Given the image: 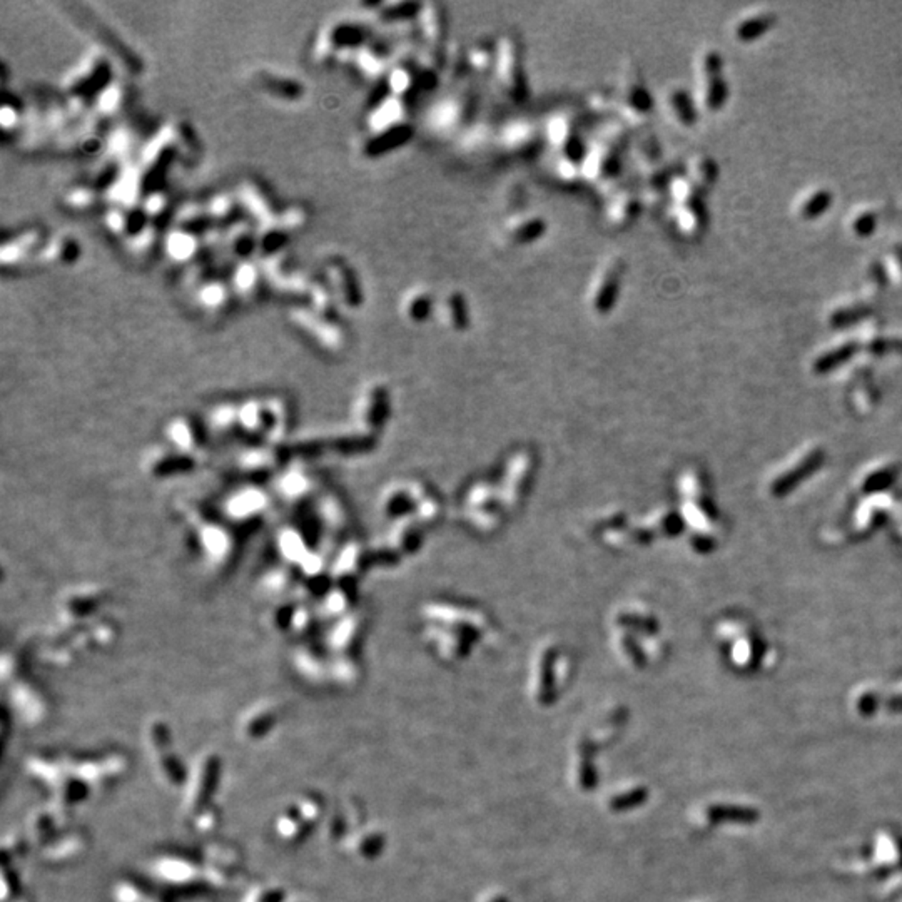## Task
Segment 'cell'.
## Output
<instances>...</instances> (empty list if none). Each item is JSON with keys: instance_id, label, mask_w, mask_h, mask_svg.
<instances>
[{"instance_id": "10", "label": "cell", "mask_w": 902, "mask_h": 902, "mask_svg": "<svg viewBox=\"0 0 902 902\" xmlns=\"http://www.w3.org/2000/svg\"><path fill=\"white\" fill-rule=\"evenodd\" d=\"M549 231L546 219L537 212L522 211L507 216L500 224V236L510 246H530L540 241Z\"/></svg>"}, {"instance_id": "3", "label": "cell", "mask_w": 902, "mask_h": 902, "mask_svg": "<svg viewBox=\"0 0 902 902\" xmlns=\"http://www.w3.org/2000/svg\"><path fill=\"white\" fill-rule=\"evenodd\" d=\"M475 109V89L461 79L460 82L450 84L443 96L434 99L424 114V127L433 136H451L473 119Z\"/></svg>"}, {"instance_id": "18", "label": "cell", "mask_w": 902, "mask_h": 902, "mask_svg": "<svg viewBox=\"0 0 902 902\" xmlns=\"http://www.w3.org/2000/svg\"><path fill=\"white\" fill-rule=\"evenodd\" d=\"M546 171L561 186H575L582 182V158L571 154L549 153Z\"/></svg>"}, {"instance_id": "11", "label": "cell", "mask_w": 902, "mask_h": 902, "mask_svg": "<svg viewBox=\"0 0 902 902\" xmlns=\"http://www.w3.org/2000/svg\"><path fill=\"white\" fill-rule=\"evenodd\" d=\"M433 316L443 328L451 333H465L466 329H470V304L460 290H448L440 297H436Z\"/></svg>"}, {"instance_id": "15", "label": "cell", "mask_w": 902, "mask_h": 902, "mask_svg": "<svg viewBox=\"0 0 902 902\" xmlns=\"http://www.w3.org/2000/svg\"><path fill=\"white\" fill-rule=\"evenodd\" d=\"M412 138H413V126L409 124V122L408 124L393 127V129L370 132L366 143L363 144V153L370 155V158L383 155L401 148V145H405Z\"/></svg>"}, {"instance_id": "21", "label": "cell", "mask_w": 902, "mask_h": 902, "mask_svg": "<svg viewBox=\"0 0 902 902\" xmlns=\"http://www.w3.org/2000/svg\"><path fill=\"white\" fill-rule=\"evenodd\" d=\"M774 21H776V17L765 16V13H764V16L747 18V21L742 22L739 26L737 35H739V39H742L745 42H750V40L757 39V37L765 34V32L771 29V26L774 23Z\"/></svg>"}, {"instance_id": "16", "label": "cell", "mask_w": 902, "mask_h": 902, "mask_svg": "<svg viewBox=\"0 0 902 902\" xmlns=\"http://www.w3.org/2000/svg\"><path fill=\"white\" fill-rule=\"evenodd\" d=\"M354 60H356L358 69L361 70L366 77L378 79L383 75H388L390 69L393 67V55L388 49L378 44H365L354 52Z\"/></svg>"}, {"instance_id": "14", "label": "cell", "mask_w": 902, "mask_h": 902, "mask_svg": "<svg viewBox=\"0 0 902 902\" xmlns=\"http://www.w3.org/2000/svg\"><path fill=\"white\" fill-rule=\"evenodd\" d=\"M436 297L433 291L423 285L412 286L400 297V314L412 324H422L434 314Z\"/></svg>"}, {"instance_id": "13", "label": "cell", "mask_w": 902, "mask_h": 902, "mask_svg": "<svg viewBox=\"0 0 902 902\" xmlns=\"http://www.w3.org/2000/svg\"><path fill=\"white\" fill-rule=\"evenodd\" d=\"M328 273L339 301L353 309L360 308L363 304V290L349 264L339 261V259H333L328 266Z\"/></svg>"}, {"instance_id": "2", "label": "cell", "mask_w": 902, "mask_h": 902, "mask_svg": "<svg viewBox=\"0 0 902 902\" xmlns=\"http://www.w3.org/2000/svg\"><path fill=\"white\" fill-rule=\"evenodd\" d=\"M495 84L505 101L520 106L528 99V77L525 69L523 44L515 32H503L497 39V55L493 70Z\"/></svg>"}, {"instance_id": "1", "label": "cell", "mask_w": 902, "mask_h": 902, "mask_svg": "<svg viewBox=\"0 0 902 902\" xmlns=\"http://www.w3.org/2000/svg\"><path fill=\"white\" fill-rule=\"evenodd\" d=\"M628 144V127L620 119L600 126L592 141L585 145L582 179L607 196L618 184L622 154Z\"/></svg>"}, {"instance_id": "23", "label": "cell", "mask_w": 902, "mask_h": 902, "mask_svg": "<svg viewBox=\"0 0 902 902\" xmlns=\"http://www.w3.org/2000/svg\"><path fill=\"white\" fill-rule=\"evenodd\" d=\"M192 249H194V239L186 233H176L169 238V251H171V256L187 258L191 256Z\"/></svg>"}, {"instance_id": "19", "label": "cell", "mask_w": 902, "mask_h": 902, "mask_svg": "<svg viewBox=\"0 0 902 902\" xmlns=\"http://www.w3.org/2000/svg\"><path fill=\"white\" fill-rule=\"evenodd\" d=\"M495 55H497V39H478L468 50L465 52L466 65L476 74H488L493 70Z\"/></svg>"}, {"instance_id": "22", "label": "cell", "mask_w": 902, "mask_h": 902, "mask_svg": "<svg viewBox=\"0 0 902 902\" xmlns=\"http://www.w3.org/2000/svg\"><path fill=\"white\" fill-rule=\"evenodd\" d=\"M830 204H832V194L827 191H819L805 201V204L801 209V216L804 219H814V217L823 214Z\"/></svg>"}, {"instance_id": "9", "label": "cell", "mask_w": 902, "mask_h": 902, "mask_svg": "<svg viewBox=\"0 0 902 902\" xmlns=\"http://www.w3.org/2000/svg\"><path fill=\"white\" fill-rule=\"evenodd\" d=\"M642 206L640 192L625 184H617L605 196L603 216L607 223L615 229H627L639 219Z\"/></svg>"}, {"instance_id": "8", "label": "cell", "mask_w": 902, "mask_h": 902, "mask_svg": "<svg viewBox=\"0 0 902 902\" xmlns=\"http://www.w3.org/2000/svg\"><path fill=\"white\" fill-rule=\"evenodd\" d=\"M724 60L719 52L707 50L698 59V77H700V102L707 111H717L724 106L729 96L724 74Z\"/></svg>"}, {"instance_id": "24", "label": "cell", "mask_w": 902, "mask_h": 902, "mask_svg": "<svg viewBox=\"0 0 902 902\" xmlns=\"http://www.w3.org/2000/svg\"><path fill=\"white\" fill-rule=\"evenodd\" d=\"M874 229H876V216L872 212H866V214L859 216L856 221H854V231L859 236H867L872 234Z\"/></svg>"}, {"instance_id": "25", "label": "cell", "mask_w": 902, "mask_h": 902, "mask_svg": "<svg viewBox=\"0 0 902 902\" xmlns=\"http://www.w3.org/2000/svg\"><path fill=\"white\" fill-rule=\"evenodd\" d=\"M254 269L251 266H243L238 271V276H236V285H238L241 290H249L254 285Z\"/></svg>"}, {"instance_id": "17", "label": "cell", "mask_w": 902, "mask_h": 902, "mask_svg": "<svg viewBox=\"0 0 902 902\" xmlns=\"http://www.w3.org/2000/svg\"><path fill=\"white\" fill-rule=\"evenodd\" d=\"M664 111L680 127H692L697 122L695 104L686 89H669L664 97Z\"/></svg>"}, {"instance_id": "7", "label": "cell", "mask_w": 902, "mask_h": 902, "mask_svg": "<svg viewBox=\"0 0 902 902\" xmlns=\"http://www.w3.org/2000/svg\"><path fill=\"white\" fill-rule=\"evenodd\" d=\"M495 138L505 154L528 155L543 143V129L528 117H515L500 127Z\"/></svg>"}, {"instance_id": "4", "label": "cell", "mask_w": 902, "mask_h": 902, "mask_svg": "<svg viewBox=\"0 0 902 902\" xmlns=\"http://www.w3.org/2000/svg\"><path fill=\"white\" fill-rule=\"evenodd\" d=\"M654 109V99L650 96L644 75L640 69L625 60L618 70L617 89L613 92V111L617 119L627 127H639L649 119Z\"/></svg>"}, {"instance_id": "12", "label": "cell", "mask_w": 902, "mask_h": 902, "mask_svg": "<svg viewBox=\"0 0 902 902\" xmlns=\"http://www.w3.org/2000/svg\"><path fill=\"white\" fill-rule=\"evenodd\" d=\"M406 117H408V101L386 92V96L371 109L368 127L370 132L393 129V127L408 124Z\"/></svg>"}, {"instance_id": "20", "label": "cell", "mask_w": 902, "mask_h": 902, "mask_svg": "<svg viewBox=\"0 0 902 902\" xmlns=\"http://www.w3.org/2000/svg\"><path fill=\"white\" fill-rule=\"evenodd\" d=\"M688 181H691L697 189H707L715 182L717 179V166L710 158L698 155L693 158L687 167Z\"/></svg>"}, {"instance_id": "6", "label": "cell", "mask_w": 902, "mask_h": 902, "mask_svg": "<svg viewBox=\"0 0 902 902\" xmlns=\"http://www.w3.org/2000/svg\"><path fill=\"white\" fill-rule=\"evenodd\" d=\"M543 129V144L551 154H571L583 158L585 145L580 139V122L571 109H556L546 117Z\"/></svg>"}, {"instance_id": "5", "label": "cell", "mask_w": 902, "mask_h": 902, "mask_svg": "<svg viewBox=\"0 0 902 902\" xmlns=\"http://www.w3.org/2000/svg\"><path fill=\"white\" fill-rule=\"evenodd\" d=\"M625 273V259L617 253L608 254L598 263L585 295V306L590 314L595 318H605L612 313L620 297Z\"/></svg>"}]
</instances>
